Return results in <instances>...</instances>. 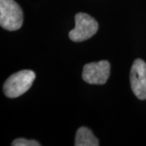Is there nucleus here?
Listing matches in <instances>:
<instances>
[{
  "label": "nucleus",
  "instance_id": "nucleus-1",
  "mask_svg": "<svg viewBox=\"0 0 146 146\" xmlns=\"http://www.w3.org/2000/svg\"><path fill=\"white\" fill-rule=\"evenodd\" d=\"M36 74L31 70H22L12 74L3 84V92L7 98H15L26 93L31 88Z\"/></svg>",
  "mask_w": 146,
  "mask_h": 146
},
{
  "label": "nucleus",
  "instance_id": "nucleus-2",
  "mask_svg": "<svg viewBox=\"0 0 146 146\" xmlns=\"http://www.w3.org/2000/svg\"><path fill=\"white\" fill-rule=\"evenodd\" d=\"M23 11L14 0H0V25L8 31L18 30L24 21Z\"/></svg>",
  "mask_w": 146,
  "mask_h": 146
},
{
  "label": "nucleus",
  "instance_id": "nucleus-3",
  "mask_svg": "<svg viewBox=\"0 0 146 146\" xmlns=\"http://www.w3.org/2000/svg\"><path fill=\"white\" fill-rule=\"evenodd\" d=\"M75 21L76 26L69 32V37L73 42L86 41L95 35L98 30V23L86 13H77L75 16Z\"/></svg>",
  "mask_w": 146,
  "mask_h": 146
},
{
  "label": "nucleus",
  "instance_id": "nucleus-4",
  "mask_svg": "<svg viewBox=\"0 0 146 146\" xmlns=\"http://www.w3.org/2000/svg\"><path fill=\"white\" fill-rule=\"evenodd\" d=\"M110 65L106 60L84 65L82 73L83 80L90 84H104L110 76Z\"/></svg>",
  "mask_w": 146,
  "mask_h": 146
},
{
  "label": "nucleus",
  "instance_id": "nucleus-5",
  "mask_svg": "<svg viewBox=\"0 0 146 146\" xmlns=\"http://www.w3.org/2000/svg\"><path fill=\"white\" fill-rule=\"evenodd\" d=\"M131 87L136 97L140 100L146 99V63L137 58L131 66L130 72Z\"/></svg>",
  "mask_w": 146,
  "mask_h": 146
},
{
  "label": "nucleus",
  "instance_id": "nucleus-6",
  "mask_svg": "<svg viewBox=\"0 0 146 146\" xmlns=\"http://www.w3.org/2000/svg\"><path fill=\"white\" fill-rule=\"evenodd\" d=\"M76 146H98L99 141L88 127H80L76 135Z\"/></svg>",
  "mask_w": 146,
  "mask_h": 146
},
{
  "label": "nucleus",
  "instance_id": "nucleus-7",
  "mask_svg": "<svg viewBox=\"0 0 146 146\" xmlns=\"http://www.w3.org/2000/svg\"><path fill=\"white\" fill-rule=\"evenodd\" d=\"M12 146H39L41 145L37 141L33 140H26L24 138L16 139L12 142Z\"/></svg>",
  "mask_w": 146,
  "mask_h": 146
}]
</instances>
